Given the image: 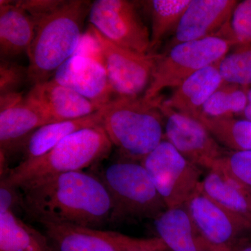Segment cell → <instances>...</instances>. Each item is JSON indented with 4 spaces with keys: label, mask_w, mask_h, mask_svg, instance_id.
<instances>
[{
    "label": "cell",
    "mask_w": 251,
    "mask_h": 251,
    "mask_svg": "<svg viewBox=\"0 0 251 251\" xmlns=\"http://www.w3.org/2000/svg\"><path fill=\"white\" fill-rule=\"evenodd\" d=\"M24 211L36 222L97 228L110 222L112 202L98 175L62 173L21 186Z\"/></svg>",
    "instance_id": "6da1fadb"
},
{
    "label": "cell",
    "mask_w": 251,
    "mask_h": 251,
    "mask_svg": "<svg viewBox=\"0 0 251 251\" xmlns=\"http://www.w3.org/2000/svg\"><path fill=\"white\" fill-rule=\"evenodd\" d=\"M92 2L64 1L62 6L36 23L28 50V75L33 85L49 80L80 46L85 18Z\"/></svg>",
    "instance_id": "7a4b0ae2"
},
{
    "label": "cell",
    "mask_w": 251,
    "mask_h": 251,
    "mask_svg": "<svg viewBox=\"0 0 251 251\" xmlns=\"http://www.w3.org/2000/svg\"><path fill=\"white\" fill-rule=\"evenodd\" d=\"M153 100L115 98L102 108L103 127L112 145L130 161H140L165 138L164 117Z\"/></svg>",
    "instance_id": "3957f363"
},
{
    "label": "cell",
    "mask_w": 251,
    "mask_h": 251,
    "mask_svg": "<svg viewBox=\"0 0 251 251\" xmlns=\"http://www.w3.org/2000/svg\"><path fill=\"white\" fill-rule=\"evenodd\" d=\"M112 148L101 126L88 127L69 135L46 154L21 161L1 177L21 188L54 175L83 171L106 158Z\"/></svg>",
    "instance_id": "277c9868"
},
{
    "label": "cell",
    "mask_w": 251,
    "mask_h": 251,
    "mask_svg": "<svg viewBox=\"0 0 251 251\" xmlns=\"http://www.w3.org/2000/svg\"><path fill=\"white\" fill-rule=\"evenodd\" d=\"M98 175L112 200L110 223L154 220L166 210V204L141 163L130 160L115 162Z\"/></svg>",
    "instance_id": "5b68a950"
},
{
    "label": "cell",
    "mask_w": 251,
    "mask_h": 251,
    "mask_svg": "<svg viewBox=\"0 0 251 251\" xmlns=\"http://www.w3.org/2000/svg\"><path fill=\"white\" fill-rule=\"evenodd\" d=\"M232 48V41L221 31L216 35L173 46L167 53L159 54L152 80L143 98L153 100L159 97L165 89L176 88L195 73L219 62Z\"/></svg>",
    "instance_id": "8992f818"
},
{
    "label": "cell",
    "mask_w": 251,
    "mask_h": 251,
    "mask_svg": "<svg viewBox=\"0 0 251 251\" xmlns=\"http://www.w3.org/2000/svg\"><path fill=\"white\" fill-rule=\"evenodd\" d=\"M140 163L145 168L167 209L181 207L199 188L202 169L188 161L163 140Z\"/></svg>",
    "instance_id": "52a82bcc"
},
{
    "label": "cell",
    "mask_w": 251,
    "mask_h": 251,
    "mask_svg": "<svg viewBox=\"0 0 251 251\" xmlns=\"http://www.w3.org/2000/svg\"><path fill=\"white\" fill-rule=\"evenodd\" d=\"M89 35L101 57L114 95L117 98L143 97L152 80L159 54L140 53L117 46L92 26Z\"/></svg>",
    "instance_id": "ba28073f"
},
{
    "label": "cell",
    "mask_w": 251,
    "mask_h": 251,
    "mask_svg": "<svg viewBox=\"0 0 251 251\" xmlns=\"http://www.w3.org/2000/svg\"><path fill=\"white\" fill-rule=\"evenodd\" d=\"M54 251H168L159 237L140 239L71 224H42Z\"/></svg>",
    "instance_id": "9c48e42d"
},
{
    "label": "cell",
    "mask_w": 251,
    "mask_h": 251,
    "mask_svg": "<svg viewBox=\"0 0 251 251\" xmlns=\"http://www.w3.org/2000/svg\"><path fill=\"white\" fill-rule=\"evenodd\" d=\"M88 16L90 25L110 42L140 53H151L150 31L133 1L96 0Z\"/></svg>",
    "instance_id": "30bf717a"
},
{
    "label": "cell",
    "mask_w": 251,
    "mask_h": 251,
    "mask_svg": "<svg viewBox=\"0 0 251 251\" xmlns=\"http://www.w3.org/2000/svg\"><path fill=\"white\" fill-rule=\"evenodd\" d=\"M158 105L164 117L165 138L188 161L210 171L214 163L229 152L199 120Z\"/></svg>",
    "instance_id": "8fae6325"
},
{
    "label": "cell",
    "mask_w": 251,
    "mask_h": 251,
    "mask_svg": "<svg viewBox=\"0 0 251 251\" xmlns=\"http://www.w3.org/2000/svg\"><path fill=\"white\" fill-rule=\"evenodd\" d=\"M184 206L209 251H229L251 232V223L216 204L199 188Z\"/></svg>",
    "instance_id": "7c38bea8"
},
{
    "label": "cell",
    "mask_w": 251,
    "mask_h": 251,
    "mask_svg": "<svg viewBox=\"0 0 251 251\" xmlns=\"http://www.w3.org/2000/svg\"><path fill=\"white\" fill-rule=\"evenodd\" d=\"M50 79L99 106L103 107L113 99L103 62L92 56L75 53L57 69Z\"/></svg>",
    "instance_id": "4fadbf2b"
},
{
    "label": "cell",
    "mask_w": 251,
    "mask_h": 251,
    "mask_svg": "<svg viewBox=\"0 0 251 251\" xmlns=\"http://www.w3.org/2000/svg\"><path fill=\"white\" fill-rule=\"evenodd\" d=\"M25 97L48 124L82 118L103 108L52 79L33 85Z\"/></svg>",
    "instance_id": "5bb4252c"
},
{
    "label": "cell",
    "mask_w": 251,
    "mask_h": 251,
    "mask_svg": "<svg viewBox=\"0 0 251 251\" xmlns=\"http://www.w3.org/2000/svg\"><path fill=\"white\" fill-rule=\"evenodd\" d=\"M234 0H191L180 20L171 47L216 35L229 22Z\"/></svg>",
    "instance_id": "9a60e30c"
},
{
    "label": "cell",
    "mask_w": 251,
    "mask_h": 251,
    "mask_svg": "<svg viewBox=\"0 0 251 251\" xmlns=\"http://www.w3.org/2000/svg\"><path fill=\"white\" fill-rule=\"evenodd\" d=\"M224 83L219 62L195 73L176 87L162 103L175 111L198 120L203 106Z\"/></svg>",
    "instance_id": "2e32d148"
},
{
    "label": "cell",
    "mask_w": 251,
    "mask_h": 251,
    "mask_svg": "<svg viewBox=\"0 0 251 251\" xmlns=\"http://www.w3.org/2000/svg\"><path fill=\"white\" fill-rule=\"evenodd\" d=\"M46 125L45 117L25 97L16 105L0 110L1 158L6 161L10 153L23 150L29 136Z\"/></svg>",
    "instance_id": "e0dca14e"
},
{
    "label": "cell",
    "mask_w": 251,
    "mask_h": 251,
    "mask_svg": "<svg viewBox=\"0 0 251 251\" xmlns=\"http://www.w3.org/2000/svg\"><path fill=\"white\" fill-rule=\"evenodd\" d=\"M34 18L16 1H0V54L8 59L27 53L35 36Z\"/></svg>",
    "instance_id": "ac0fdd59"
},
{
    "label": "cell",
    "mask_w": 251,
    "mask_h": 251,
    "mask_svg": "<svg viewBox=\"0 0 251 251\" xmlns=\"http://www.w3.org/2000/svg\"><path fill=\"white\" fill-rule=\"evenodd\" d=\"M153 221L168 251H209L184 206L167 209Z\"/></svg>",
    "instance_id": "d6986e66"
},
{
    "label": "cell",
    "mask_w": 251,
    "mask_h": 251,
    "mask_svg": "<svg viewBox=\"0 0 251 251\" xmlns=\"http://www.w3.org/2000/svg\"><path fill=\"white\" fill-rule=\"evenodd\" d=\"M199 189L211 201L234 215L251 223V191L221 172L210 170Z\"/></svg>",
    "instance_id": "ffe728a7"
},
{
    "label": "cell",
    "mask_w": 251,
    "mask_h": 251,
    "mask_svg": "<svg viewBox=\"0 0 251 251\" xmlns=\"http://www.w3.org/2000/svg\"><path fill=\"white\" fill-rule=\"evenodd\" d=\"M101 122L102 108L82 118L43 126L36 129L25 144L23 161L43 156L69 135L88 127L101 126Z\"/></svg>",
    "instance_id": "44dd1931"
},
{
    "label": "cell",
    "mask_w": 251,
    "mask_h": 251,
    "mask_svg": "<svg viewBox=\"0 0 251 251\" xmlns=\"http://www.w3.org/2000/svg\"><path fill=\"white\" fill-rule=\"evenodd\" d=\"M0 251H54L49 238L11 211L0 213Z\"/></svg>",
    "instance_id": "7402d4cb"
},
{
    "label": "cell",
    "mask_w": 251,
    "mask_h": 251,
    "mask_svg": "<svg viewBox=\"0 0 251 251\" xmlns=\"http://www.w3.org/2000/svg\"><path fill=\"white\" fill-rule=\"evenodd\" d=\"M220 145L229 151H251V121L234 117L198 119Z\"/></svg>",
    "instance_id": "603a6c76"
},
{
    "label": "cell",
    "mask_w": 251,
    "mask_h": 251,
    "mask_svg": "<svg viewBox=\"0 0 251 251\" xmlns=\"http://www.w3.org/2000/svg\"><path fill=\"white\" fill-rule=\"evenodd\" d=\"M191 0H153L150 5L151 16V46L150 51L156 49L166 36L174 34L183 14Z\"/></svg>",
    "instance_id": "cb8c5ba5"
},
{
    "label": "cell",
    "mask_w": 251,
    "mask_h": 251,
    "mask_svg": "<svg viewBox=\"0 0 251 251\" xmlns=\"http://www.w3.org/2000/svg\"><path fill=\"white\" fill-rule=\"evenodd\" d=\"M248 89L224 82L204 104L201 116L228 118L242 115L248 103Z\"/></svg>",
    "instance_id": "d4e9b609"
},
{
    "label": "cell",
    "mask_w": 251,
    "mask_h": 251,
    "mask_svg": "<svg viewBox=\"0 0 251 251\" xmlns=\"http://www.w3.org/2000/svg\"><path fill=\"white\" fill-rule=\"evenodd\" d=\"M219 62L224 83L247 87L251 85V44L237 46Z\"/></svg>",
    "instance_id": "484cf974"
},
{
    "label": "cell",
    "mask_w": 251,
    "mask_h": 251,
    "mask_svg": "<svg viewBox=\"0 0 251 251\" xmlns=\"http://www.w3.org/2000/svg\"><path fill=\"white\" fill-rule=\"evenodd\" d=\"M221 31L234 47L251 44V0L237 3L229 22Z\"/></svg>",
    "instance_id": "4316f807"
},
{
    "label": "cell",
    "mask_w": 251,
    "mask_h": 251,
    "mask_svg": "<svg viewBox=\"0 0 251 251\" xmlns=\"http://www.w3.org/2000/svg\"><path fill=\"white\" fill-rule=\"evenodd\" d=\"M211 170L221 172L251 191V151H229Z\"/></svg>",
    "instance_id": "83f0119b"
},
{
    "label": "cell",
    "mask_w": 251,
    "mask_h": 251,
    "mask_svg": "<svg viewBox=\"0 0 251 251\" xmlns=\"http://www.w3.org/2000/svg\"><path fill=\"white\" fill-rule=\"evenodd\" d=\"M29 80L28 68H25L8 59H1L0 63V95L17 93Z\"/></svg>",
    "instance_id": "f1b7e54d"
},
{
    "label": "cell",
    "mask_w": 251,
    "mask_h": 251,
    "mask_svg": "<svg viewBox=\"0 0 251 251\" xmlns=\"http://www.w3.org/2000/svg\"><path fill=\"white\" fill-rule=\"evenodd\" d=\"M14 185L9 184L4 177H1L0 182V213L11 211L16 214L18 209L24 210L23 195L20 194Z\"/></svg>",
    "instance_id": "f546056e"
},
{
    "label": "cell",
    "mask_w": 251,
    "mask_h": 251,
    "mask_svg": "<svg viewBox=\"0 0 251 251\" xmlns=\"http://www.w3.org/2000/svg\"><path fill=\"white\" fill-rule=\"evenodd\" d=\"M16 1L34 18L36 23L58 9L64 2L61 0H20Z\"/></svg>",
    "instance_id": "4dcf8cb0"
},
{
    "label": "cell",
    "mask_w": 251,
    "mask_h": 251,
    "mask_svg": "<svg viewBox=\"0 0 251 251\" xmlns=\"http://www.w3.org/2000/svg\"><path fill=\"white\" fill-rule=\"evenodd\" d=\"M229 251H251V239L247 237L242 238Z\"/></svg>",
    "instance_id": "1f68e13d"
},
{
    "label": "cell",
    "mask_w": 251,
    "mask_h": 251,
    "mask_svg": "<svg viewBox=\"0 0 251 251\" xmlns=\"http://www.w3.org/2000/svg\"><path fill=\"white\" fill-rule=\"evenodd\" d=\"M248 103L247 108L242 113V116L245 120L251 121V87L248 89Z\"/></svg>",
    "instance_id": "d6a6232c"
},
{
    "label": "cell",
    "mask_w": 251,
    "mask_h": 251,
    "mask_svg": "<svg viewBox=\"0 0 251 251\" xmlns=\"http://www.w3.org/2000/svg\"></svg>",
    "instance_id": "836d02e7"
}]
</instances>
